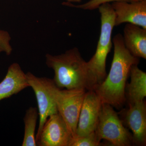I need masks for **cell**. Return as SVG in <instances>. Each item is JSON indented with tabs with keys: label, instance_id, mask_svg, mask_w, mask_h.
<instances>
[{
	"label": "cell",
	"instance_id": "cell-1",
	"mask_svg": "<svg viewBox=\"0 0 146 146\" xmlns=\"http://www.w3.org/2000/svg\"><path fill=\"white\" fill-rule=\"evenodd\" d=\"M112 40L114 55L110 71L104 80L93 91L102 103L118 108L122 107L126 100L127 80L129 76L131 68L133 65H138L139 58L133 56L127 49L121 34L116 35Z\"/></svg>",
	"mask_w": 146,
	"mask_h": 146
},
{
	"label": "cell",
	"instance_id": "cell-2",
	"mask_svg": "<svg viewBox=\"0 0 146 146\" xmlns=\"http://www.w3.org/2000/svg\"><path fill=\"white\" fill-rule=\"evenodd\" d=\"M46 63L54 73V82L58 88L89 90V72L79 50L74 47L63 53L47 54Z\"/></svg>",
	"mask_w": 146,
	"mask_h": 146
},
{
	"label": "cell",
	"instance_id": "cell-3",
	"mask_svg": "<svg viewBox=\"0 0 146 146\" xmlns=\"http://www.w3.org/2000/svg\"><path fill=\"white\" fill-rule=\"evenodd\" d=\"M98 9L101 15L100 34L96 52L87 62L90 90L101 83L107 76L106 59L112 48V31L115 27V13L111 4L106 3Z\"/></svg>",
	"mask_w": 146,
	"mask_h": 146
},
{
	"label": "cell",
	"instance_id": "cell-4",
	"mask_svg": "<svg viewBox=\"0 0 146 146\" xmlns=\"http://www.w3.org/2000/svg\"><path fill=\"white\" fill-rule=\"evenodd\" d=\"M95 132L101 141L104 139L113 146H129L133 143L132 134L113 107L108 104L102 103Z\"/></svg>",
	"mask_w": 146,
	"mask_h": 146
},
{
	"label": "cell",
	"instance_id": "cell-5",
	"mask_svg": "<svg viewBox=\"0 0 146 146\" xmlns=\"http://www.w3.org/2000/svg\"><path fill=\"white\" fill-rule=\"evenodd\" d=\"M86 91L84 89L61 90L55 84L53 87V96L58 112L65 121L73 138L76 136L80 113Z\"/></svg>",
	"mask_w": 146,
	"mask_h": 146
},
{
	"label": "cell",
	"instance_id": "cell-6",
	"mask_svg": "<svg viewBox=\"0 0 146 146\" xmlns=\"http://www.w3.org/2000/svg\"><path fill=\"white\" fill-rule=\"evenodd\" d=\"M26 76L29 86L34 91L38 105L39 124L36 140L49 117L58 113L52 94L55 83L53 79L45 77H39L30 72L26 73Z\"/></svg>",
	"mask_w": 146,
	"mask_h": 146
},
{
	"label": "cell",
	"instance_id": "cell-7",
	"mask_svg": "<svg viewBox=\"0 0 146 146\" xmlns=\"http://www.w3.org/2000/svg\"><path fill=\"white\" fill-rule=\"evenodd\" d=\"M73 136L58 113L50 115L36 140L39 146H70Z\"/></svg>",
	"mask_w": 146,
	"mask_h": 146
},
{
	"label": "cell",
	"instance_id": "cell-8",
	"mask_svg": "<svg viewBox=\"0 0 146 146\" xmlns=\"http://www.w3.org/2000/svg\"><path fill=\"white\" fill-rule=\"evenodd\" d=\"M102 103L95 91L89 90L86 92L80 110L75 137L85 136L95 131Z\"/></svg>",
	"mask_w": 146,
	"mask_h": 146
},
{
	"label": "cell",
	"instance_id": "cell-9",
	"mask_svg": "<svg viewBox=\"0 0 146 146\" xmlns=\"http://www.w3.org/2000/svg\"><path fill=\"white\" fill-rule=\"evenodd\" d=\"M115 27L126 23L146 29V0L129 2H113Z\"/></svg>",
	"mask_w": 146,
	"mask_h": 146
},
{
	"label": "cell",
	"instance_id": "cell-10",
	"mask_svg": "<svg viewBox=\"0 0 146 146\" xmlns=\"http://www.w3.org/2000/svg\"><path fill=\"white\" fill-rule=\"evenodd\" d=\"M126 125L132 131L133 143L137 145L146 144V105L145 100L129 104L125 112Z\"/></svg>",
	"mask_w": 146,
	"mask_h": 146
},
{
	"label": "cell",
	"instance_id": "cell-11",
	"mask_svg": "<svg viewBox=\"0 0 146 146\" xmlns=\"http://www.w3.org/2000/svg\"><path fill=\"white\" fill-rule=\"evenodd\" d=\"M29 86L26 73L18 63H12L0 82V101L16 95Z\"/></svg>",
	"mask_w": 146,
	"mask_h": 146
},
{
	"label": "cell",
	"instance_id": "cell-12",
	"mask_svg": "<svg viewBox=\"0 0 146 146\" xmlns=\"http://www.w3.org/2000/svg\"><path fill=\"white\" fill-rule=\"evenodd\" d=\"M123 38L126 48L132 55L146 59V29L127 23L124 28Z\"/></svg>",
	"mask_w": 146,
	"mask_h": 146
},
{
	"label": "cell",
	"instance_id": "cell-13",
	"mask_svg": "<svg viewBox=\"0 0 146 146\" xmlns=\"http://www.w3.org/2000/svg\"><path fill=\"white\" fill-rule=\"evenodd\" d=\"M134 65L130 69V81L125 86L126 100L128 104L144 100L146 97V73Z\"/></svg>",
	"mask_w": 146,
	"mask_h": 146
},
{
	"label": "cell",
	"instance_id": "cell-14",
	"mask_svg": "<svg viewBox=\"0 0 146 146\" xmlns=\"http://www.w3.org/2000/svg\"><path fill=\"white\" fill-rule=\"evenodd\" d=\"M38 117L36 108L31 107L27 110L24 117L25 133L22 146H37L35 133Z\"/></svg>",
	"mask_w": 146,
	"mask_h": 146
},
{
	"label": "cell",
	"instance_id": "cell-15",
	"mask_svg": "<svg viewBox=\"0 0 146 146\" xmlns=\"http://www.w3.org/2000/svg\"><path fill=\"white\" fill-rule=\"evenodd\" d=\"M101 144V140L95 131L85 136L74 137L70 146H98Z\"/></svg>",
	"mask_w": 146,
	"mask_h": 146
},
{
	"label": "cell",
	"instance_id": "cell-16",
	"mask_svg": "<svg viewBox=\"0 0 146 146\" xmlns=\"http://www.w3.org/2000/svg\"><path fill=\"white\" fill-rule=\"evenodd\" d=\"M120 1H124L129 2L136 1L134 0H90L83 4L75 5L71 3L66 2H63V5L67 6L70 7L80 9L84 10H92L98 8L100 6L106 3Z\"/></svg>",
	"mask_w": 146,
	"mask_h": 146
},
{
	"label": "cell",
	"instance_id": "cell-17",
	"mask_svg": "<svg viewBox=\"0 0 146 146\" xmlns=\"http://www.w3.org/2000/svg\"><path fill=\"white\" fill-rule=\"evenodd\" d=\"M11 36L7 31L0 30V54L4 53L7 55H10L13 51L11 44Z\"/></svg>",
	"mask_w": 146,
	"mask_h": 146
},
{
	"label": "cell",
	"instance_id": "cell-18",
	"mask_svg": "<svg viewBox=\"0 0 146 146\" xmlns=\"http://www.w3.org/2000/svg\"><path fill=\"white\" fill-rule=\"evenodd\" d=\"M66 2L71 3H79L81 2L82 0H66Z\"/></svg>",
	"mask_w": 146,
	"mask_h": 146
},
{
	"label": "cell",
	"instance_id": "cell-19",
	"mask_svg": "<svg viewBox=\"0 0 146 146\" xmlns=\"http://www.w3.org/2000/svg\"><path fill=\"white\" fill-rule=\"evenodd\" d=\"M135 1H142V0H134Z\"/></svg>",
	"mask_w": 146,
	"mask_h": 146
}]
</instances>
